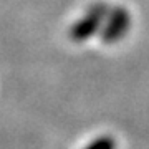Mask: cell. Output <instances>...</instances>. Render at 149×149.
<instances>
[{"label":"cell","instance_id":"1","mask_svg":"<svg viewBox=\"0 0 149 149\" xmlns=\"http://www.w3.org/2000/svg\"><path fill=\"white\" fill-rule=\"evenodd\" d=\"M108 13V7L104 3H95L90 10L86 12V15L83 18L74 23L73 27L70 28V38L73 42H85L90 37H93L100 28H101V23L106 20Z\"/></svg>","mask_w":149,"mask_h":149},{"label":"cell","instance_id":"3","mask_svg":"<svg viewBox=\"0 0 149 149\" xmlns=\"http://www.w3.org/2000/svg\"><path fill=\"white\" fill-rule=\"evenodd\" d=\"M83 149H116V139L111 136H100L88 143Z\"/></svg>","mask_w":149,"mask_h":149},{"label":"cell","instance_id":"2","mask_svg":"<svg viewBox=\"0 0 149 149\" xmlns=\"http://www.w3.org/2000/svg\"><path fill=\"white\" fill-rule=\"evenodd\" d=\"M131 27V15L124 7H114L106 17V23L101 30V40L106 45L118 43Z\"/></svg>","mask_w":149,"mask_h":149}]
</instances>
